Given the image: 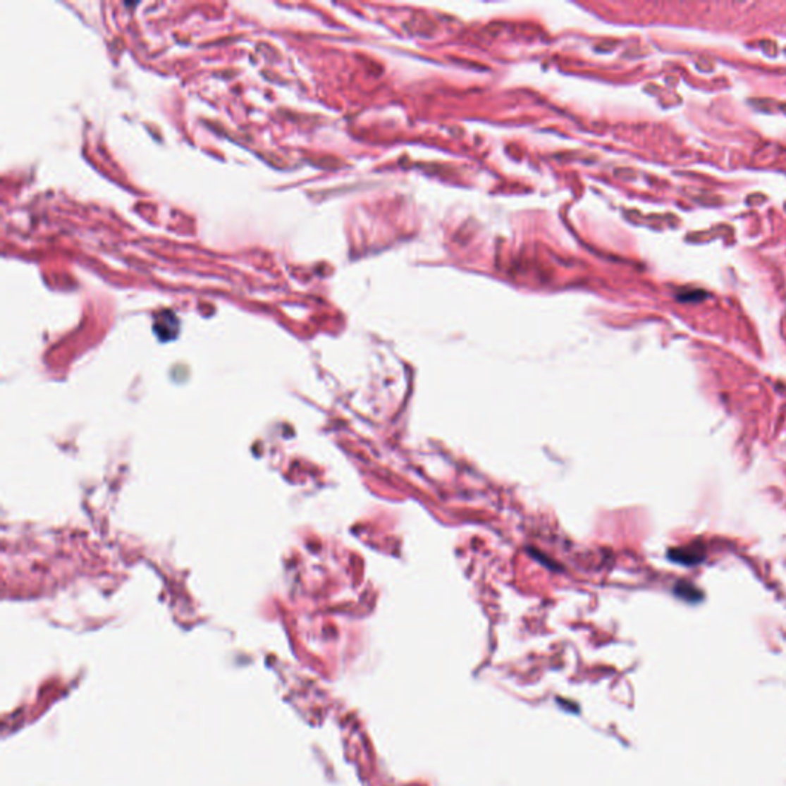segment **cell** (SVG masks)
I'll return each instance as SVG.
<instances>
[{
    "mask_svg": "<svg viewBox=\"0 0 786 786\" xmlns=\"http://www.w3.org/2000/svg\"><path fill=\"white\" fill-rule=\"evenodd\" d=\"M675 593L677 594V598L688 601V602H697L702 599V594L699 591L693 584H687V582H680L675 587Z\"/></svg>",
    "mask_w": 786,
    "mask_h": 786,
    "instance_id": "7a4b0ae2",
    "label": "cell"
},
{
    "mask_svg": "<svg viewBox=\"0 0 786 786\" xmlns=\"http://www.w3.org/2000/svg\"><path fill=\"white\" fill-rule=\"evenodd\" d=\"M705 547L702 546L701 542H694V544H689V546L685 547H679V548H673L668 551V559L673 560V563L680 564V565H685V567H693L701 564L705 560Z\"/></svg>",
    "mask_w": 786,
    "mask_h": 786,
    "instance_id": "6da1fadb",
    "label": "cell"
}]
</instances>
